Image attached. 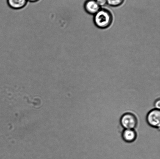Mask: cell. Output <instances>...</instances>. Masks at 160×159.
<instances>
[{"instance_id": "6da1fadb", "label": "cell", "mask_w": 160, "mask_h": 159, "mask_svg": "<svg viewBox=\"0 0 160 159\" xmlns=\"http://www.w3.org/2000/svg\"><path fill=\"white\" fill-rule=\"evenodd\" d=\"M94 22L97 27L106 29L112 24L113 17L110 11L105 8H100L94 15Z\"/></svg>"}, {"instance_id": "7a4b0ae2", "label": "cell", "mask_w": 160, "mask_h": 159, "mask_svg": "<svg viewBox=\"0 0 160 159\" xmlns=\"http://www.w3.org/2000/svg\"><path fill=\"white\" fill-rule=\"evenodd\" d=\"M120 123L124 129H134L137 126L138 121L135 115L131 113H127L121 117Z\"/></svg>"}, {"instance_id": "3957f363", "label": "cell", "mask_w": 160, "mask_h": 159, "mask_svg": "<svg viewBox=\"0 0 160 159\" xmlns=\"http://www.w3.org/2000/svg\"><path fill=\"white\" fill-rule=\"evenodd\" d=\"M147 121L151 127L159 129L160 126V110L154 109L148 112L147 116Z\"/></svg>"}, {"instance_id": "277c9868", "label": "cell", "mask_w": 160, "mask_h": 159, "mask_svg": "<svg viewBox=\"0 0 160 159\" xmlns=\"http://www.w3.org/2000/svg\"><path fill=\"white\" fill-rule=\"evenodd\" d=\"M84 7L88 13L92 15H95L101 8L96 0H86L84 3Z\"/></svg>"}, {"instance_id": "5b68a950", "label": "cell", "mask_w": 160, "mask_h": 159, "mask_svg": "<svg viewBox=\"0 0 160 159\" xmlns=\"http://www.w3.org/2000/svg\"><path fill=\"white\" fill-rule=\"evenodd\" d=\"M122 136L125 142L132 143L135 141L137 134L134 129H124L122 132Z\"/></svg>"}, {"instance_id": "8992f818", "label": "cell", "mask_w": 160, "mask_h": 159, "mask_svg": "<svg viewBox=\"0 0 160 159\" xmlns=\"http://www.w3.org/2000/svg\"><path fill=\"white\" fill-rule=\"evenodd\" d=\"M8 5L11 9L19 10L23 8L27 5V0H7Z\"/></svg>"}, {"instance_id": "52a82bcc", "label": "cell", "mask_w": 160, "mask_h": 159, "mask_svg": "<svg viewBox=\"0 0 160 159\" xmlns=\"http://www.w3.org/2000/svg\"><path fill=\"white\" fill-rule=\"evenodd\" d=\"M125 0H107V4L112 7H117L121 6Z\"/></svg>"}, {"instance_id": "ba28073f", "label": "cell", "mask_w": 160, "mask_h": 159, "mask_svg": "<svg viewBox=\"0 0 160 159\" xmlns=\"http://www.w3.org/2000/svg\"><path fill=\"white\" fill-rule=\"evenodd\" d=\"M97 4L100 7H103L107 5V0H96Z\"/></svg>"}, {"instance_id": "9c48e42d", "label": "cell", "mask_w": 160, "mask_h": 159, "mask_svg": "<svg viewBox=\"0 0 160 159\" xmlns=\"http://www.w3.org/2000/svg\"><path fill=\"white\" fill-rule=\"evenodd\" d=\"M155 109L160 110V100L159 99H157L154 103Z\"/></svg>"}, {"instance_id": "30bf717a", "label": "cell", "mask_w": 160, "mask_h": 159, "mask_svg": "<svg viewBox=\"0 0 160 159\" xmlns=\"http://www.w3.org/2000/svg\"><path fill=\"white\" fill-rule=\"evenodd\" d=\"M27 1L28 2H29L34 3L37 2L39 1L40 0H27Z\"/></svg>"}]
</instances>
